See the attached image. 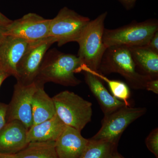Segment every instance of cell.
I'll return each instance as SVG.
<instances>
[{
    "instance_id": "cell-1",
    "label": "cell",
    "mask_w": 158,
    "mask_h": 158,
    "mask_svg": "<svg viewBox=\"0 0 158 158\" xmlns=\"http://www.w3.org/2000/svg\"><path fill=\"white\" fill-rule=\"evenodd\" d=\"M82 66L77 56L52 50L46 54L35 82L40 86L53 82L63 86H76L81 81L75 73L81 72Z\"/></svg>"
},
{
    "instance_id": "cell-2",
    "label": "cell",
    "mask_w": 158,
    "mask_h": 158,
    "mask_svg": "<svg viewBox=\"0 0 158 158\" xmlns=\"http://www.w3.org/2000/svg\"><path fill=\"white\" fill-rule=\"evenodd\" d=\"M99 73L102 75L119 74L135 89H145L148 81L152 80L138 72L129 48L123 46L107 48L102 59Z\"/></svg>"
},
{
    "instance_id": "cell-3",
    "label": "cell",
    "mask_w": 158,
    "mask_h": 158,
    "mask_svg": "<svg viewBox=\"0 0 158 158\" xmlns=\"http://www.w3.org/2000/svg\"><path fill=\"white\" fill-rule=\"evenodd\" d=\"M107 11L98 15L88 24L77 43L79 48L77 56L83 66L99 73V68L107 48L103 40L105 22Z\"/></svg>"
},
{
    "instance_id": "cell-4",
    "label": "cell",
    "mask_w": 158,
    "mask_h": 158,
    "mask_svg": "<svg viewBox=\"0 0 158 158\" xmlns=\"http://www.w3.org/2000/svg\"><path fill=\"white\" fill-rule=\"evenodd\" d=\"M52 98L56 115L65 125L81 132L91 121L92 104L76 94L64 90Z\"/></svg>"
},
{
    "instance_id": "cell-5",
    "label": "cell",
    "mask_w": 158,
    "mask_h": 158,
    "mask_svg": "<svg viewBox=\"0 0 158 158\" xmlns=\"http://www.w3.org/2000/svg\"><path fill=\"white\" fill-rule=\"evenodd\" d=\"M158 31L157 19L134 21L115 29H105L103 40L107 48L123 46L131 48L146 45Z\"/></svg>"
},
{
    "instance_id": "cell-6",
    "label": "cell",
    "mask_w": 158,
    "mask_h": 158,
    "mask_svg": "<svg viewBox=\"0 0 158 158\" xmlns=\"http://www.w3.org/2000/svg\"><path fill=\"white\" fill-rule=\"evenodd\" d=\"M90 21L89 18L63 7L51 19L49 37L59 47L69 42H77Z\"/></svg>"
},
{
    "instance_id": "cell-7",
    "label": "cell",
    "mask_w": 158,
    "mask_h": 158,
    "mask_svg": "<svg viewBox=\"0 0 158 158\" xmlns=\"http://www.w3.org/2000/svg\"><path fill=\"white\" fill-rule=\"evenodd\" d=\"M144 107L124 106L104 116L102 127L90 139L104 141L118 145L122 135L133 122L146 113Z\"/></svg>"
},
{
    "instance_id": "cell-8",
    "label": "cell",
    "mask_w": 158,
    "mask_h": 158,
    "mask_svg": "<svg viewBox=\"0 0 158 158\" xmlns=\"http://www.w3.org/2000/svg\"><path fill=\"white\" fill-rule=\"evenodd\" d=\"M55 43L50 37L30 43L17 65V82L28 85L36 81L47 52Z\"/></svg>"
},
{
    "instance_id": "cell-9",
    "label": "cell",
    "mask_w": 158,
    "mask_h": 158,
    "mask_svg": "<svg viewBox=\"0 0 158 158\" xmlns=\"http://www.w3.org/2000/svg\"><path fill=\"white\" fill-rule=\"evenodd\" d=\"M39 86L36 82L28 85L17 82L14 86L11 101L7 107L6 123L18 120L28 130L33 126L32 98Z\"/></svg>"
},
{
    "instance_id": "cell-10",
    "label": "cell",
    "mask_w": 158,
    "mask_h": 158,
    "mask_svg": "<svg viewBox=\"0 0 158 158\" xmlns=\"http://www.w3.org/2000/svg\"><path fill=\"white\" fill-rule=\"evenodd\" d=\"M50 21L36 13H27L6 26V36L19 37L30 43L38 41L49 37Z\"/></svg>"
},
{
    "instance_id": "cell-11",
    "label": "cell",
    "mask_w": 158,
    "mask_h": 158,
    "mask_svg": "<svg viewBox=\"0 0 158 158\" xmlns=\"http://www.w3.org/2000/svg\"><path fill=\"white\" fill-rule=\"evenodd\" d=\"M30 44L19 37L7 35L0 44V68L15 77L17 65Z\"/></svg>"
},
{
    "instance_id": "cell-12",
    "label": "cell",
    "mask_w": 158,
    "mask_h": 158,
    "mask_svg": "<svg viewBox=\"0 0 158 158\" xmlns=\"http://www.w3.org/2000/svg\"><path fill=\"white\" fill-rule=\"evenodd\" d=\"M28 129L22 123L13 120L6 123L0 130V153L17 154L27 147Z\"/></svg>"
},
{
    "instance_id": "cell-13",
    "label": "cell",
    "mask_w": 158,
    "mask_h": 158,
    "mask_svg": "<svg viewBox=\"0 0 158 158\" xmlns=\"http://www.w3.org/2000/svg\"><path fill=\"white\" fill-rule=\"evenodd\" d=\"M89 139L82 136L81 132L66 126L55 141V149L58 158H81Z\"/></svg>"
},
{
    "instance_id": "cell-14",
    "label": "cell",
    "mask_w": 158,
    "mask_h": 158,
    "mask_svg": "<svg viewBox=\"0 0 158 158\" xmlns=\"http://www.w3.org/2000/svg\"><path fill=\"white\" fill-rule=\"evenodd\" d=\"M81 71L84 72L85 81L98 102L104 116L126 106L123 102L110 94L101 80L87 67L82 66Z\"/></svg>"
},
{
    "instance_id": "cell-15",
    "label": "cell",
    "mask_w": 158,
    "mask_h": 158,
    "mask_svg": "<svg viewBox=\"0 0 158 158\" xmlns=\"http://www.w3.org/2000/svg\"><path fill=\"white\" fill-rule=\"evenodd\" d=\"M66 126L57 115L41 123L34 125L27 131L28 143L56 141Z\"/></svg>"
},
{
    "instance_id": "cell-16",
    "label": "cell",
    "mask_w": 158,
    "mask_h": 158,
    "mask_svg": "<svg viewBox=\"0 0 158 158\" xmlns=\"http://www.w3.org/2000/svg\"><path fill=\"white\" fill-rule=\"evenodd\" d=\"M33 125L41 123L56 115L52 98L45 92L44 86H38L32 100Z\"/></svg>"
},
{
    "instance_id": "cell-17",
    "label": "cell",
    "mask_w": 158,
    "mask_h": 158,
    "mask_svg": "<svg viewBox=\"0 0 158 158\" xmlns=\"http://www.w3.org/2000/svg\"><path fill=\"white\" fill-rule=\"evenodd\" d=\"M137 67L151 79H158V53L145 46L129 48Z\"/></svg>"
},
{
    "instance_id": "cell-18",
    "label": "cell",
    "mask_w": 158,
    "mask_h": 158,
    "mask_svg": "<svg viewBox=\"0 0 158 158\" xmlns=\"http://www.w3.org/2000/svg\"><path fill=\"white\" fill-rule=\"evenodd\" d=\"M16 155L17 158H58L55 141L30 142Z\"/></svg>"
},
{
    "instance_id": "cell-19",
    "label": "cell",
    "mask_w": 158,
    "mask_h": 158,
    "mask_svg": "<svg viewBox=\"0 0 158 158\" xmlns=\"http://www.w3.org/2000/svg\"><path fill=\"white\" fill-rule=\"evenodd\" d=\"M118 145L104 141L89 139L81 158H112Z\"/></svg>"
},
{
    "instance_id": "cell-20",
    "label": "cell",
    "mask_w": 158,
    "mask_h": 158,
    "mask_svg": "<svg viewBox=\"0 0 158 158\" xmlns=\"http://www.w3.org/2000/svg\"><path fill=\"white\" fill-rule=\"evenodd\" d=\"M89 70L100 80H103L107 83L110 91L113 96L123 102L126 106H131L129 101L131 97V91L129 87L126 83L117 80H110L104 75L99 73L92 71L90 69Z\"/></svg>"
},
{
    "instance_id": "cell-21",
    "label": "cell",
    "mask_w": 158,
    "mask_h": 158,
    "mask_svg": "<svg viewBox=\"0 0 158 158\" xmlns=\"http://www.w3.org/2000/svg\"><path fill=\"white\" fill-rule=\"evenodd\" d=\"M145 144L147 148L158 158V129L153 130L145 139Z\"/></svg>"
},
{
    "instance_id": "cell-22",
    "label": "cell",
    "mask_w": 158,
    "mask_h": 158,
    "mask_svg": "<svg viewBox=\"0 0 158 158\" xmlns=\"http://www.w3.org/2000/svg\"><path fill=\"white\" fill-rule=\"evenodd\" d=\"M8 105L0 102V130L6 124Z\"/></svg>"
},
{
    "instance_id": "cell-23",
    "label": "cell",
    "mask_w": 158,
    "mask_h": 158,
    "mask_svg": "<svg viewBox=\"0 0 158 158\" xmlns=\"http://www.w3.org/2000/svg\"><path fill=\"white\" fill-rule=\"evenodd\" d=\"M145 46L150 49L158 53V31L156 32L150 40L149 42Z\"/></svg>"
},
{
    "instance_id": "cell-24",
    "label": "cell",
    "mask_w": 158,
    "mask_h": 158,
    "mask_svg": "<svg viewBox=\"0 0 158 158\" xmlns=\"http://www.w3.org/2000/svg\"><path fill=\"white\" fill-rule=\"evenodd\" d=\"M145 89L158 94V79H152L148 81L145 85Z\"/></svg>"
},
{
    "instance_id": "cell-25",
    "label": "cell",
    "mask_w": 158,
    "mask_h": 158,
    "mask_svg": "<svg viewBox=\"0 0 158 158\" xmlns=\"http://www.w3.org/2000/svg\"><path fill=\"white\" fill-rule=\"evenodd\" d=\"M127 10L132 9L135 5L137 0H117Z\"/></svg>"
},
{
    "instance_id": "cell-26",
    "label": "cell",
    "mask_w": 158,
    "mask_h": 158,
    "mask_svg": "<svg viewBox=\"0 0 158 158\" xmlns=\"http://www.w3.org/2000/svg\"><path fill=\"white\" fill-rule=\"evenodd\" d=\"M11 21V20L9 19L0 11V23L6 27L10 23Z\"/></svg>"
},
{
    "instance_id": "cell-27",
    "label": "cell",
    "mask_w": 158,
    "mask_h": 158,
    "mask_svg": "<svg viewBox=\"0 0 158 158\" xmlns=\"http://www.w3.org/2000/svg\"><path fill=\"white\" fill-rule=\"evenodd\" d=\"M6 26L0 23V44L6 37Z\"/></svg>"
},
{
    "instance_id": "cell-28",
    "label": "cell",
    "mask_w": 158,
    "mask_h": 158,
    "mask_svg": "<svg viewBox=\"0 0 158 158\" xmlns=\"http://www.w3.org/2000/svg\"><path fill=\"white\" fill-rule=\"evenodd\" d=\"M9 76H10V75L9 73L0 68V87L3 81Z\"/></svg>"
},
{
    "instance_id": "cell-29",
    "label": "cell",
    "mask_w": 158,
    "mask_h": 158,
    "mask_svg": "<svg viewBox=\"0 0 158 158\" xmlns=\"http://www.w3.org/2000/svg\"><path fill=\"white\" fill-rule=\"evenodd\" d=\"M0 158H17L16 155L0 153Z\"/></svg>"
},
{
    "instance_id": "cell-30",
    "label": "cell",
    "mask_w": 158,
    "mask_h": 158,
    "mask_svg": "<svg viewBox=\"0 0 158 158\" xmlns=\"http://www.w3.org/2000/svg\"><path fill=\"white\" fill-rule=\"evenodd\" d=\"M112 158H125L122 155H121L120 153L118 152V151H116L113 154V156Z\"/></svg>"
}]
</instances>
